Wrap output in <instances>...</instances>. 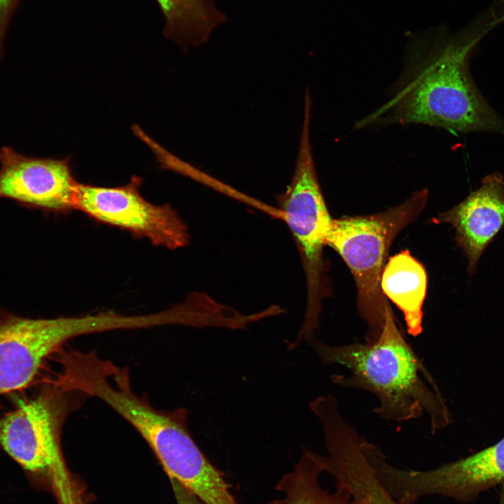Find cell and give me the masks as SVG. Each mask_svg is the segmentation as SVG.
Returning a JSON list of instances; mask_svg holds the SVG:
<instances>
[{
    "instance_id": "6da1fadb",
    "label": "cell",
    "mask_w": 504,
    "mask_h": 504,
    "mask_svg": "<svg viewBox=\"0 0 504 504\" xmlns=\"http://www.w3.org/2000/svg\"><path fill=\"white\" fill-rule=\"evenodd\" d=\"M503 22L504 0H498L454 33L443 25L408 33L406 68L395 94L367 119L387 115L393 122L504 136L503 118L482 94L469 68L480 41Z\"/></svg>"
},
{
    "instance_id": "7a4b0ae2",
    "label": "cell",
    "mask_w": 504,
    "mask_h": 504,
    "mask_svg": "<svg viewBox=\"0 0 504 504\" xmlns=\"http://www.w3.org/2000/svg\"><path fill=\"white\" fill-rule=\"evenodd\" d=\"M364 340L342 346L311 342L324 364L349 370L347 376L332 374V382L373 393L379 403L374 412L382 419L402 422L426 414L432 432L447 426L450 414L438 386L407 342L390 304L380 330L365 333Z\"/></svg>"
},
{
    "instance_id": "3957f363",
    "label": "cell",
    "mask_w": 504,
    "mask_h": 504,
    "mask_svg": "<svg viewBox=\"0 0 504 504\" xmlns=\"http://www.w3.org/2000/svg\"><path fill=\"white\" fill-rule=\"evenodd\" d=\"M428 198V190L423 189L378 214L332 218L326 246L340 255L354 276L358 311L367 331L382 327L389 305L380 287L389 248L398 234L419 216Z\"/></svg>"
},
{
    "instance_id": "277c9868",
    "label": "cell",
    "mask_w": 504,
    "mask_h": 504,
    "mask_svg": "<svg viewBox=\"0 0 504 504\" xmlns=\"http://www.w3.org/2000/svg\"><path fill=\"white\" fill-rule=\"evenodd\" d=\"M312 102L304 101L302 127L295 171L290 184L280 196V211L297 241L307 281V300L303 323L295 339L297 348L310 342L320 324L322 300L326 293L323 248L332 218L317 178L310 143Z\"/></svg>"
},
{
    "instance_id": "5b68a950",
    "label": "cell",
    "mask_w": 504,
    "mask_h": 504,
    "mask_svg": "<svg viewBox=\"0 0 504 504\" xmlns=\"http://www.w3.org/2000/svg\"><path fill=\"white\" fill-rule=\"evenodd\" d=\"M118 413L148 444L169 479L180 483L203 504H234L235 497L224 473L202 452L187 428L186 409L153 407L135 393L125 396Z\"/></svg>"
},
{
    "instance_id": "8992f818",
    "label": "cell",
    "mask_w": 504,
    "mask_h": 504,
    "mask_svg": "<svg viewBox=\"0 0 504 504\" xmlns=\"http://www.w3.org/2000/svg\"><path fill=\"white\" fill-rule=\"evenodd\" d=\"M130 318L113 312L79 316L29 318L0 314V395L34 380L45 358L68 340L91 333L126 330Z\"/></svg>"
},
{
    "instance_id": "52a82bcc",
    "label": "cell",
    "mask_w": 504,
    "mask_h": 504,
    "mask_svg": "<svg viewBox=\"0 0 504 504\" xmlns=\"http://www.w3.org/2000/svg\"><path fill=\"white\" fill-rule=\"evenodd\" d=\"M72 392L52 381L33 398L0 418V448L34 483L50 479L64 461L60 447L62 424Z\"/></svg>"
},
{
    "instance_id": "ba28073f",
    "label": "cell",
    "mask_w": 504,
    "mask_h": 504,
    "mask_svg": "<svg viewBox=\"0 0 504 504\" xmlns=\"http://www.w3.org/2000/svg\"><path fill=\"white\" fill-rule=\"evenodd\" d=\"M370 460L379 481L401 504H414L420 497L434 494L465 498L504 481V438L469 457L426 471L393 467L380 449Z\"/></svg>"
},
{
    "instance_id": "9c48e42d",
    "label": "cell",
    "mask_w": 504,
    "mask_h": 504,
    "mask_svg": "<svg viewBox=\"0 0 504 504\" xmlns=\"http://www.w3.org/2000/svg\"><path fill=\"white\" fill-rule=\"evenodd\" d=\"M141 178L133 176L118 187L78 184L75 209L106 225L146 238L153 244L169 249L186 246L190 235L186 225L169 205H156L139 191Z\"/></svg>"
},
{
    "instance_id": "30bf717a",
    "label": "cell",
    "mask_w": 504,
    "mask_h": 504,
    "mask_svg": "<svg viewBox=\"0 0 504 504\" xmlns=\"http://www.w3.org/2000/svg\"><path fill=\"white\" fill-rule=\"evenodd\" d=\"M78 184L68 159L27 156L8 146L0 150V198L64 213L75 209Z\"/></svg>"
},
{
    "instance_id": "8fae6325",
    "label": "cell",
    "mask_w": 504,
    "mask_h": 504,
    "mask_svg": "<svg viewBox=\"0 0 504 504\" xmlns=\"http://www.w3.org/2000/svg\"><path fill=\"white\" fill-rule=\"evenodd\" d=\"M455 231V239L468 260L472 274L484 251L504 225V179L494 172L461 202L433 218Z\"/></svg>"
},
{
    "instance_id": "7c38bea8",
    "label": "cell",
    "mask_w": 504,
    "mask_h": 504,
    "mask_svg": "<svg viewBox=\"0 0 504 504\" xmlns=\"http://www.w3.org/2000/svg\"><path fill=\"white\" fill-rule=\"evenodd\" d=\"M380 287L402 312L407 332L414 337L420 335L427 290V274L421 263L408 250L390 257L382 271Z\"/></svg>"
},
{
    "instance_id": "4fadbf2b",
    "label": "cell",
    "mask_w": 504,
    "mask_h": 504,
    "mask_svg": "<svg viewBox=\"0 0 504 504\" xmlns=\"http://www.w3.org/2000/svg\"><path fill=\"white\" fill-rule=\"evenodd\" d=\"M165 20L164 36L184 50L206 43L217 26L226 21L214 0H156Z\"/></svg>"
},
{
    "instance_id": "5bb4252c",
    "label": "cell",
    "mask_w": 504,
    "mask_h": 504,
    "mask_svg": "<svg viewBox=\"0 0 504 504\" xmlns=\"http://www.w3.org/2000/svg\"><path fill=\"white\" fill-rule=\"evenodd\" d=\"M322 472L314 452L305 451L293 470L278 482L276 489L282 493L281 498L269 504H358L343 488L337 486L334 493L324 489L319 482Z\"/></svg>"
},
{
    "instance_id": "9a60e30c",
    "label": "cell",
    "mask_w": 504,
    "mask_h": 504,
    "mask_svg": "<svg viewBox=\"0 0 504 504\" xmlns=\"http://www.w3.org/2000/svg\"><path fill=\"white\" fill-rule=\"evenodd\" d=\"M149 146L153 149V152L158 157L160 163L167 169L177 171L184 175L188 176L198 181H200L207 186L212 187L225 194H229L233 196L235 190L225 185L224 183L217 181L216 178L199 171L195 167H192L188 163L181 161L175 156L171 155L167 150L162 148L158 144L153 141L150 142Z\"/></svg>"
},
{
    "instance_id": "2e32d148",
    "label": "cell",
    "mask_w": 504,
    "mask_h": 504,
    "mask_svg": "<svg viewBox=\"0 0 504 504\" xmlns=\"http://www.w3.org/2000/svg\"><path fill=\"white\" fill-rule=\"evenodd\" d=\"M51 487L59 504H85L66 466L59 470L53 476Z\"/></svg>"
},
{
    "instance_id": "e0dca14e",
    "label": "cell",
    "mask_w": 504,
    "mask_h": 504,
    "mask_svg": "<svg viewBox=\"0 0 504 504\" xmlns=\"http://www.w3.org/2000/svg\"><path fill=\"white\" fill-rule=\"evenodd\" d=\"M176 504H203L195 496L177 481L170 479Z\"/></svg>"
},
{
    "instance_id": "ac0fdd59",
    "label": "cell",
    "mask_w": 504,
    "mask_h": 504,
    "mask_svg": "<svg viewBox=\"0 0 504 504\" xmlns=\"http://www.w3.org/2000/svg\"><path fill=\"white\" fill-rule=\"evenodd\" d=\"M12 0H0V55L2 36L4 34L6 19L11 5Z\"/></svg>"
}]
</instances>
